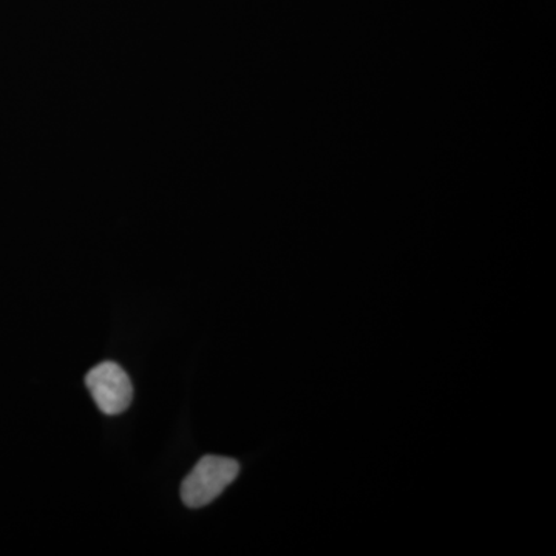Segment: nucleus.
I'll list each match as a JSON object with an SVG mask.
<instances>
[{"instance_id": "f03ea898", "label": "nucleus", "mask_w": 556, "mask_h": 556, "mask_svg": "<svg viewBox=\"0 0 556 556\" xmlns=\"http://www.w3.org/2000/svg\"><path fill=\"white\" fill-rule=\"evenodd\" d=\"M86 386L104 415H121L130 407L134 386L129 375L115 362H102L90 369Z\"/></svg>"}, {"instance_id": "f257e3e1", "label": "nucleus", "mask_w": 556, "mask_h": 556, "mask_svg": "<svg viewBox=\"0 0 556 556\" xmlns=\"http://www.w3.org/2000/svg\"><path fill=\"white\" fill-rule=\"evenodd\" d=\"M240 473V464L225 456L201 457L181 484V500L190 508L207 506L217 500Z\"/></svg>"}]
</instances>
